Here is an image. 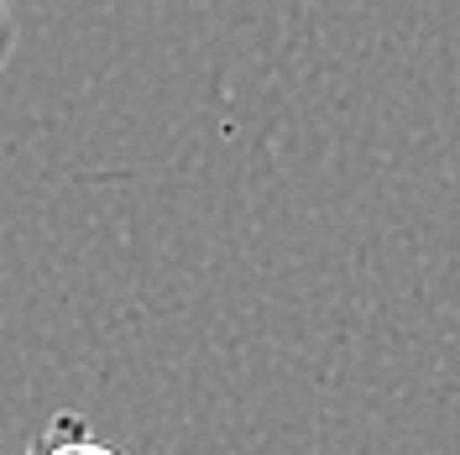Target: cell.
<instances>
[{
  "instance_id": "cell-2",
  "label": "cell",
  "mask_w": 460,
  "mask_h": 455,
  "mask_svg": "<svg viewBox=\"0 0 460 455\" xmlns=\"http://www.w3.org/2000/svg\"><path fill=\"white\" fill-rule=\"evenodd\" d=\"M11 53H16V22H11V5L0 0V74H5Z\"/></svg>"
},
{
  "instance_id": "cell-1",
  "label": "cell",
  "mask_w": 460,
  "mask_h": 455,
  "mask_svg": "<svg viewBox=\"0 0 460 455\" xmlns=\"http://www.w3.org/2000/svg\"><path fill=\"white\" fill-rule=\"evenodd\" d=\"M27 455H120V451H115V445H105V440L89 429L84 414L63 408V414H53L48 424L37 429V440L27 445Z\"/></svg>"
}]
</instances>
